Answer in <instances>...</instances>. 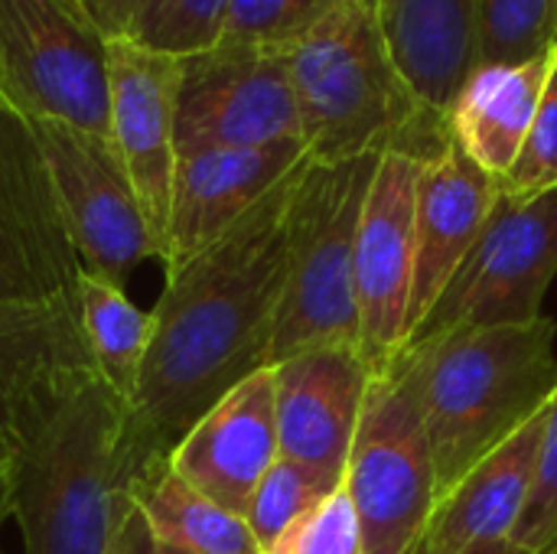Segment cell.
<instances>
[{
    "instance_id": "cell-1",
    "label": "cell",
    "mask_w": 557,
    "mask_h": 554,
    "mask_svg": "<svg viewBox=\"0 0 557 554\" xmlns=\"http://www.w3.org/2000/svg\"><path fill=\"white\" fill-rule=\"evenodd\" d=\"M284 180L232 232L166 274L150 310V346L127 402L121 460L127 490L166 464L180 438L235 385L271 369L287 284L294 186Z\"/></svg>"
},
{
    "instance_id": "cell-2",
    "label": "cell",
    "mask_w": 557,
    "mask_h": 554,
    "mask_svg": "<svg viewBox=\"0 0 557 554\" xmlns=\"http://www.w3.org/2000/svg\"><path fill=\"white\" fill-rule=\"evenodd\" d=\"M300 137L313 163L405 153L421 163L447 150L450 121L401 75L379 0H343L287 52Z\"/></svg>"
},
{
    "instance_id": "cell-3",
    "label": "cell",
    "mask_w": 557,
    "mask_h": 554,
    "mask_svg": "<svg viewBox=\"0 0 557 554\" xmlns=\"http://www.w3.org/2000/svg\"><path fill=\"white\" fill-rule=\"evenodd\" d=\"M127 405L95 372L75 376L10 457V519L23 554H111L127 513Z\"/></svg>"
},
{
    "instance_id": "cell-4",
    "label": "cell",
    "mask_w": 557,
    "mask_h": 554,
    "mask_svg": "<svg viewBox=\"0 0 557 554\" xmlns=\"http://www.w3.org/2000/svg\"><path fill=\"white\" fill-rule=\"evenodd\" d=\"M555 320L470 327L411 346L437 503L496 447L542 415L557 389Z\"/></svg>"
},
{
    "instance_id": "cell-5",
    "label": "cell",
    "mask_w": 557,
    "mask_h": 554,
    "mask_svg": "<svg viewBox=\"0 0 557 554\" xmlns=\"http://www.w3.org/2000/svg\"><path fill=\"white\" fill-rule=\"evenodd\" d=\"M382 157L307 163L290 199L287 284L271 366L317 346H359L356 238Z\"/></svg>"
},
{
    "instance_id": "cell-6",
    "label": "cell",
    "mask_w": 557,
    "mask_h": 554,
    "mask_svg": "<svg viewBox=\"0 0 557 554\" xmlns=\"http://www.w3.org/2000/svg\"><path fill=\"white\" fill-rule=\"evenodd\" d=\"M343 487L356 506L366 554H411L437 506V470L411 346L369 385Z\"/></svg>"
},
{
    "instance_id": "cell-7",
    "label": "cell",
    "mask_w": 557,
    "mask_h": 554,
    "mask_svg": "<svg viewBox=\"0 0 557 554\" xmlns=\"http://www.w3.org/2000/svg\"><path fill=\"white\" fill-rule=\"evenodd\" d=\"M0 104L108 137L111 39L78 0H0Z\"/></svg>"
},
{
    "instance_id": "cell-8",
    "label": "cell",
    "mask_w": 557,
    "mask_h": 554,
    "mask_svg": "<svg viewBox=\"0 0 557 554\" xmlns=\"http://www.w3.org/2000/svg\"><path fill=\"white\" fill-rule=\"evenodd\" d=\"M557 278V186L539 196H499L486 229L450 278L408 346L470 327L542 320Z\"/></svg>"
},
{
    "instance_id": "cell-9",
    "label": "cell",
    "mask_w": 557,
    "mask_h": 554,
    "mask_svg": "<svg viewBox=\"0 0 557 554\" xmlns=\"http://www.w3.org/2000/svg\"><path fill=\"white\" fill-rule=\"evenodd\" d=\"M29 124L82 271L124 287L140 261L160 258V245L111 137L62 121Z\"/></svg>"
},
{
    "instance_id": "cell-10",
    "label": "cell",
    "mask_w": 557,
    "mask_h": 554,
    "mask_svg": "<svg viewBox=\"0 0 557 554\" xmlns=\"http://www.w3.org/2000/svg\"><path fill=\"white\" fill-rule=\"evenodd\" d=\"M297 137L300 111L287 52L219 42L215 49L180 62V157L228 147H268Z\"/></svg>"
},
{
    "instance_id": "cell-11",
    "label": "cell",
    "mask_w": 557,
    "mask_h": 554,
    "mask_svg": "<svg viewBox=\"0 0 557 554\" xmlns=\"http://www.w3.org/2000/svg\"><path fill=\"white\" fill-rule=\"evenodd\" d=\"M78 271L33 124L0 104V300H75Z\"/></svg>"
},
{
    "instance_id": "cell-12",
    "label": "cell",
    "mask_w": 557,
    "mask_h": 554,
    "mask_svg": "<svg viewBox=\"0 0 557 554\" xmlns=\"http://www.w3.org/2000/svg\"><path fill=\"white\" fill-rule=\"evenodd\" d=\"M421 160L385 153L369 186L356 238L359 353L382 376L405 349L414 284V196Z\"/></svg>"
},
{
    "instance_id": "cell-13",
    "label": "cell",
    "mask_w": 557,
    "mask_h": 554,
    "mask_svg": "<svg viewBox=\"0 0 557 554\" xmlns=\"http://www.w3.org/2000/svg\"><path fill=\"white\" fill-rule=\"evenodd\" d=\"M281 457L343 483L375 372L359 346H317L271 366Z\"/></svg>"
},
{
    "instance_id": "cell-14",
    "label": "cell",
    "mask_w": 557,
    "mask_h": 554,
    "mask_svg": "<svg viewBox=\"0 0 557 554\" xmlns=\"http://www.w3.org/2000/svg\"><path fill=\"white\" fill-rule=\"evenodd\" d=\"M307 163L310 153L300 137L268 147H228L180 157L160 258L163 274L215 245Z\"/></svg>"
},
{
    "instance_id": "cell-15",
    "label": "cell",
    "mask_w": 557,
    "mask_h": 554,
    "mask_svg": "<svg viewBox=\"0 0 557 554\" xmlns=\"http://www.w3.org/2000/svg\"><path fill=\"white\" fill-rule=\"evenodd\" d=\"M176 88L180 59L137 49L127 39H111V108L108 137L134 183L147 225L160 245L170 222L176 176Z\"/></svg>"
},
{
    "instance_id": "cell-16",
    "label": "cell",
    "mask_w": 557,
    "mask_h": 554,
    "mask_svg": "<svg viewBox=\"0 0 557 554\" xmlns=\"http://www.w3.org/2000/svg\"><path fill=\"white\" fill-rule=\"evenodd\" d=\"M95 369L75 300H0V460L10 464L46 405Z\"/></svg>"
},
{
    "instance_id": "cell-17",
    "label": "cell",
    "mask_w": 557,
    "mask_h": 554,
    "mask_svg": "<svg viewBox=\"0 0 557 554\" xmlns=\"http://www.w3.org/2000/svg\"><path fill=\"white\" fill-rule=\"evenodd\" d=\"M281 457L274 372L261 369L215 402L173 447L170 467L222 509L245 519V509Z\"/></svg>"
},
{
    "instance_id": "cell-18",
    "label": "cell",
    "mask_w": 557,
    "mask_h": 554,
    "mask_svg": "<svg viewBox=\"0 0 557 554\" xmlns=\"http://www.w3.org/2000/svg\"><path fill=\"white\" fill-rule=\"evenodd\" d=\"M499 196V180L490 176L480 163H473L457 147V140H450L447 150L434 160L421 163L414 196V284L408 310V340L418 333L450 278L467 261Z\"/></svg>"
},
{
    "instance_id": "cell-19",
    "label": "cell",
    "mask_w": 557,
    "mask_h": 554,
    "mask_svg": "<svg viewBox=\"0 0 557 554\" xmlns=\"http://www.w3.org/2000/svg\"><path fill=\"white\" fill-rule=\"evenodd\" d=\"M545 411L490 457H483L434 506L421 539L414 542V552L460 554L490 542H512L535 490Z\"/></svg>"
},
{
    "instance_id": "cell-20",
    "label": "cell",
    "mask_w": 557,
    "mask_h": 554,
    "mask_svg": "<svg viewBox=\"0 0 557 554\" xmlns=\"http://www.w3.org/2000/svg\"><path fill=\"white\" fill-rule=\"evenodd\" d=\"M379 16L408 85L447 114L476 72L480 0H379Z\"/></svg>"
},
{
    "instance_id": "cell-21",
    "label": "cell",
    "mask_w": 557,
    "mask_h": 554,
    "mask_svg": "<svg viewBox=\"0 0 557 554\" xmlns=\"http://www.w3.org/2000/svg\"><path fill=\"white\" fill-rule=\"evenodd\" d=\"M555 65L557 49L522 65H480L450 104V137L490 176L512 170Z\"/></svg>"
},
{
    "instance_id": "cell-22",
    "label": "cell",
    "mask_w": 557,
    "mask_h": 554,
    "mask_svg": "<svg viewBox=\"0 0 557 554\" xmlns=\"http://www.w3.org/2000/svg\"><path fill=\"white\" fill-rule=\"evenodd\" d=\"M147 532L183 554H258L242 516L189 487L170 464H157L127 490Z\"/></svg>"
},
{
    "instance_id": "cell-23",
    "label": "cell",
    "mask_w": 557,
    "mask_h": 554,
    "mask_svg": "<svg viewBox=\"0 0 557 554\" xmlns=\"http://www.w3.org/2000/svg\"><path fill=\"white\" fill-rule=\"evenodd\" d=\"M75 297L95 372L127 405L150 346V313L140 310L124 287L88 271H78L75 278Z\"/></svg>"
},
{
    "instance_id": "cell-24",
    "label": "cell",
    "mask_w": 557,
    "mask_h": 554,
    "mask_svg": "<svg viewBox=\"0 0 557 554\" xmlns=\"http://www.w3.org/2000/svg\"><path fill=\"white\" fill-rule=\"evenodd\" d=\"M228 10L232 0H140L124 39L183 62L222 42Z\"/></svg>"
},
{
    "instance_id": "cell-25",
    "label": "cell",
    "mask_w": 557,
    "mask_h": 554,
    "mask_svg": "<svg viewBox=\"0 0 557 554\" xmlns=\"http://www.w3.org/2000/svg\"><path fill=\"white\" fill-rule=\"evenodd\" d=\"M343 483L330 480L313 467L277 457L245 509V526L258 545V554L271 552L297 522H304Z\"/></svg>"
},
{
    "instance_id": "cell-26",
    "label": "cell",
    "mask_w": 557,
    "mask_h": 554,
    "mask_svg": "<svg viewBox=\"0 0 557 554\" xmlns=\"http://www.w3.org/2000/svg\"><path fill=\"white\" fill-rule=\"evenodd\" d=\"M557 49V0H480L476 69L522 65Z\"/></svg>"
},
{
    "instance_id": "cell-27",
    "label": "cell",
    "mask_w": 557,
    "mask_h": 554,
    "mask_svg": "<svg viewBox=\"0 0 557 554\" xmlns=\"http://www.w3.org/2000/svg\"><path fill=\"white\" fill-rule=\"evenodd\" d=\"M339 3L343 0H232L222 42L290 52Z\"/></svg>"
},
{
    "instance_id": "cell-28",
    "label": "cell",
    "mask_w": 557,
    "mask_h": 554,
    "mask_svg": "<svg viewBox=\"0 0 557 554\" xmlns=\"http://www.w3.org/2000/svg\"><path fill=\"white\" fill-rule=\"evenodd\" d=\"M268 554H366L362 526L346 487L333 490Z\"/></svg>"
},
{
    "instance_id": "cell-29",
    "label": "cell",
    "mask_w": 557,
    "mask_h": 554,
    "mask_svg": "<svg viewBox=\"0 0 557 554\" xmlns=\"http://www.w3.org/2000/svg\"><path fill=\"white\" fill-rule=\"evenodd\" d=\"M557 186V65L548 78L542 108L532 121V131L512 163V170L499 180L506 196H539Z\"/></svg>"
},
{
    "instance_id": "cell-30",
    "label": "cell",
    "mask_w": 557,
    "mask_h": 554,
    "mask_svg": "<svg viewBox=\"0 0 557 554\" xmlns=\"http://www.w3.org/2000/svg\"><path fill=\"white\" fill-rule=\"evenodd\" d=\"M522 554L548 552L557 542V389L545 411V434L539 454L535 490L529 496L525 516L512 535Z\"/></svg>"
},
{
    "instance_id": "cell-31",
    "label": "cell",
    "mask_w": 557,
    "mask_h": 554,
    "mask_svg": "<svg viewBox=\"0 0 557 554\" xmlns=\"http://www.w3.org/2000/svg\"><path fill=\"white\" fill-rule=\"evenodd\" d=\"M111 554H183V552H173V549L160 545V542L147 532V526H144V519L137 516V509L127 503V513H124V519H121V529H117L114 552Z\"/></svg>"
},
{
    "instance_id": "cell-32",
    "label": "cell",
    "mask_w": 557,
    "mask_h": 554,
    "mask_svg": "<svg viewBox=\"0 0 557 554\" xmlns=\"http://www.w3.org/2000/svg\"><path fill=\"white\" fill-rule=\"evenodd\" d=\"M108 39H124L140 0H78Z\"/></svg>"
},
{
    "instance_id": "cell-33",
    "label": "cell",
    "mask_w": 557,
    "mask_h": 554,
    "mask_svg": "<svg viewBox=\"0 0 557 554\" xmlns=\"http://www.w3.org/2000/svg\"><path fill=\"white\" fill-rule=\"evenodd\" d=\"M10 496H13V487H10V464L0 460V532H3V522L10 519Z\"/></svg>"
},
{
    "instance_id": "cell-34",
    "label": "cell",
    "mask_w": 557,
    "mask_h": 554,
    "mask_svg": "<svg viewBox=\"0 0 557 554\" xmlns=\"http://www.w3.org/2000/svg\"><path fill=\"white\" fill-rule=\"evenodd\" d=\"M411 554H421L411 549ZM460 554H522L519 552V545L516 542H490V545H476V549H470V552H460Z\"/></svg>"
},
{
    "instance_id": "cell-35",
    "label": "cell",
    "mask_w": 557,
    "mask_h": 554,
    "mask_svg": "<svg viewBox=\"0 0 557 554\" xmlns=\"http://www.w3.org/2000/svg\"><path fill=\"white\" fill-rule=\"evenodd\" d=\"M542 554H557V542H555V545H552V549H548V552H542Z\"/></svg>"
}]
</instances>
